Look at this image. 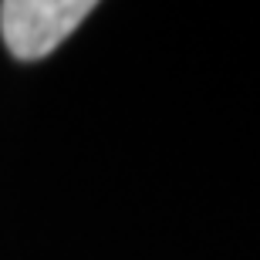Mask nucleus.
I'll list each match as a JSON object with an SVG mask.
<instances>
[{
    "label": "nucleus",
    "instance_id": "1",
    "mask_svg": "<svg viewBox=\"0 0 260 260\" xmlns=\"http://www.w3.org/2000/svg\"><path fill=\"white\" fill-rule=\"evenodd\" d=\"M91 10V0H7L0 4V34L17 61H41Z\"/></svg>",
    "mask_w": 260,
    "mask_h": 260
}]
</instances>
